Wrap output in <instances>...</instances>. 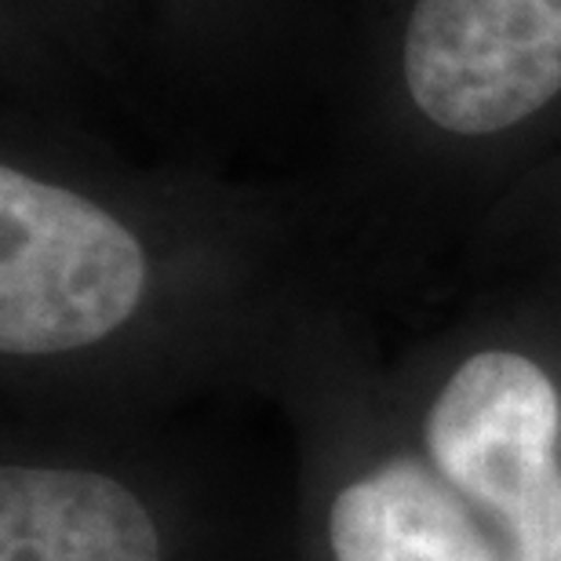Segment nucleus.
Masks as SVG:
<instances>
[{
    "label": "nucleus",
    "instance_id": "nucleus-1",
    "mask_svg": "<svg viewBox=\"0 0 561 561\" xmlns=\"http://www.w3.org/2000/svg\"><path fill=\"white\" fill-rule=\"evenodd\" d=\"M142 249L81 194L0 168V351L33 357L103 340L131 318Z\"/></svg>",
    "mask_w": 561,
    "mask_h": 561
},
{
    "label": "nucleus",
    "instance_id": "nucleus-2",
    "mask_svg": "<svg viewBox=\"0 0 561 561\" xmlns=\"http://www.w3.org/2000/svg\"><path fill=\"white\" fill-rule=\"evenodd\" d=\"M561 401L522 354H474L426 420V445L459 496L511 533L514 561H561Z\"/></svg>",
    "mask_w": 561,
    "mask_h": 561
},
{
    "label": "nucleus",
    "instance_id": "nucleus-3",
    "mask_svg": "<svg viewBox=\"0 0 561 561\" xmlns=\"http://www.w3.org/2000/svg\"><path fill=\"white\" fill-rule=\"evenodd\" d=\"M412 103L456 136H492L561 92V0H416Z\"/></svg>",
    "mask_w": 561,
    "mask_h": 561
},
{
    "label": "nucleus",
    "instance_id": "nucleus-4",
    "mask_svg": "<svg viewBox=\"0 0 561 561\" xmlns=\"http://www.w3.org/2000/svg\"><path fill=\"white\" fill-rule=\"evenodd\" d=\"M0 561H161V540L142 503L114 478L8 467Z\"/></svg>",
    "mask_w": 561,
    "mask_h": 561
},
{
    "label": "nucleus",
    "instance_id": "nucleus-5",
    "mask_svg": "<svg viewBox=\"0 0 561 561\" xmlns=\"http://www.w3.org/2000/svg\"><path fill=\"white\" fill-rule=\"evenodd\" d=\"M335 561H500L470 514L420 470L390 463L332 503Z\"/></svg>",
    "mask_w": 561,
    "mask_h": 561
}]
</instances>
